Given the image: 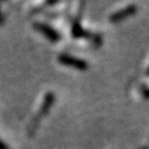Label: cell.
Listing matches in <instances>:
<instances>
[{
  "label": "cell",
  "mask_w": 149,
  "mask_h": 149,
  "mask_svg": "<svg viewBox=\"0 0 149 149\" xmlns=\"http://www.w3.org/2000/svg\"><path fill=\"white\" fill-rule=\"evenodd\" d=\"M135 10H136V7H135V6H129L127 8H125V9H123V10L116 12V13H114V15L111 17V21H113V22L120 21L123 19H125L127 16L133 15L134 12H135Z\"/></svg>",
  "instance_id": "cell-3"
},
{
  "label": "cell",
  "mask_w": 149,
  "mask_h": 149,
  "mask_svg": "<svg viewBox=\"0 0 149 149\" xmlns=\"http://www.w3.org/2000/svg\"><path fill=\"white\" fill-rule=\"evenodd\" d=\"M60 62L62 64H65L71 68H74V69L79 70H86L87 69V63L85 61L80 59H76L74 56H71V55H66V54H62L59 56Z\"/></svg>",
  "instance_id": "cell-1"
},
{
  "label": "cell",
  "mask_w": 149,
  "mask_h": 149,
  "mask_svg": "<svg viewBox=\"0 0 149 149\" xmlns=\"http://www.w3.org/2000/svg\"><path fill=\"white\" fill-rule=\"evenodd\" d=\"M0 149H8L7 148V146H5L3 143H1V140H0Z\"/></svg>",
  "instance_id": "cell-4"
},
{
  "label": "cell",
  "mask_w": 149,
  "mask_h": 149,
  "mask_svg": "<svg viewBox=\"0 0 149 149\" xmlns=\"http://www.w3.org/2000/svg\"><path fill=\"white\" fill-rule=\"evenodd\" d=\"M34 28L37 29L38 31L42 32L49 40H51V41H58V40H59V34L55 32V30H53L52 28H50L49 26H47V24L36 23V24H34Z\"/></svg>",
  "instance_id": "cell-2"
}]
</instances>
